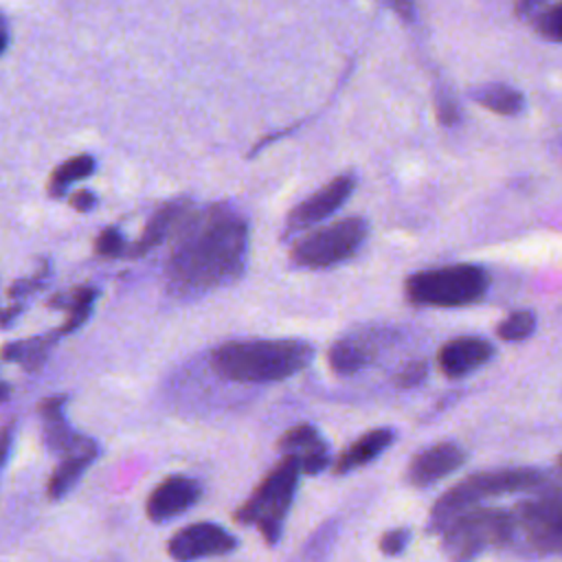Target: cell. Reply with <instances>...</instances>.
<instances>
[{
	"instance_id": "cell-1",
	"label": "cell",
	"mask_w": 562,
	"mask_h": 562,
	"mask_svg": "<svg viewBox=\"0 0 562 562\" xmlns=\"http://www.w3.org/2000/svg\"><path fill=\"white\" fill-rule=\"evenodd\" d=\"M171 239L165 277L176 296L191 299L224 288L246 268L248 224L226 204L191 206Z\"/></svg>"
},
{
	"instance_id": "cell-2",
	"label": "cell",
	"mask_w": 562,
	"mask_h": 562,
	"mask_svg": "<svg viewBox=\"0 0 562 562\" xmlns=\"http://www.w3.org/2000/svg\"><path fill=\"white\" fill-rule=\"evenodd\" d=\"M312 356L303 340H231L213 349L211 367L235 382H279L303 371Z\"/></svg>"
},
{
	"instance_id": "cell-3",
	"label": "cell",
	"mask_w": 562,
	"mask_h": 562,
	"mask_svg": "<svg viewBox=\"0 0 562 562\" xmlns=\"http://www.w3.org/2000/svg\"><path fill=\"white\" fill-rule=\"evenodd\" d=\"M542 483H544V476L531 468H505V470L476 472L439 496V501L430 512L428 529L441 531L457 514L470 507H476L479 501L483 498L533 490V487H540Z\"/></svg>"
},
{
	"instance_id": "cell-4",
	"label": "cell",
	"mask_w": 562,
	"mask_h": 562,
	"mask_svg": "<svg viewBox=\"0 0 562 562\" xmlns=\"http://www.w3.org/2000/svg\"><path fill=\"white\" fill-rule=\"evenodd\" d=\"M299 474L301 470L296 459L292 454H283L281 461L261 479L248 501L235 512V520L241 525H255L266 544H277L296 492Z\"/></svg>"
},
{
	"instance_id": "cell-5",
	"label": "cell",
	"mask_w": 562,
	"mask_h": 562,
	"mask_svg": "<svg viewBox=\"0 0 562 562\" xmlns=\"http://www.w3.org/2000/svg\"><path fill=\"white\" fill-rule=\"evenodd\" d=\"M441 549L450 562H472L485 549L514 540L512 512L501 507H470L457 514L443 529Z\"/></svg>"
},
{
	"instance_id": "cell-6",
	"label": "cell",
	"mask_w": 562,
	"mask_h": 562,
	"mask_svg": "<svg viewBox=\"0 0 562 562\" xmlns=\"http://www.w3.org/2000/svg\"><path fill=\"white\" fill-rule=\"evenodd\" d=\"M490 277L472 263H452L411 274L404 283V294L415 305L428 307H461L485 296Z\"/></svg>"
},
{
	"instance_id": "cell-7",
	"label": "cell",
	"mask_w": 562,
	"mask_h": 562,
	"mask_svg": "<svg viewBox=\"0 0 562 562\" xmlns=\"http://www.w3.org/2000/svg\"><path fill=\"white\" fill-rule=\"evenodd\" d=\"M367 222L362 217H345L325 228L312 231L301 237L290 252L294 266L301 268H329L336 266L358 252V248L367 239Z\"/></svg>"
},
{
	"instance_id": "cell-8",
	"label": "cell",
	"mask_w": 562,
	"mask_h": 562,
	"mask_svg": "<svg viewBox=\"0 0 562 562\" xmlns=\"http://www.w3.org/2000/svg\"><path fill=\"white\" fill-rule=\"evenodd\" d=\"M516 531L538 553H562V487L547 485L512 509Z\"/></svg>"
},
{
	"instance_id": "cell-9",
	"label": "cell",
	"mask_w": 562,
	"mask_h": 562,
	"mask_svg": "<svg viewBox=\"0 0 562 562\" xmlns=\"http://www.w3.org/2000/svg\"><path fill=\"white\" fill-rule=\"evenodd\" d=\"M237 547L233 533L215 522H193L176 531L167 542V553L176 562H195L202 558L226 555Z\"/></svg>"
},
{
	"instance_id": "cell-10",
	"label": "cell",
	"mask_w": 562,
	"mask_h": 562,
	"mask_svg": "<svg viewBox=\"0 0 562 562\" xmlns=\"http://www.w3.org/2000/svg\"><path fill=\"white\" fill-rule=\"evenodd\" d=\"M353 189H356V178L351 173H340L334 180H329L325 187H321L316 193H312L290 211L285 220V235L305 231L318 224L321 220L329 217L349 200Z\"/></svg>"
},
{
	"instance_id": "cell-11",
	"label": "cell",
	"mask_w": 562,
	"mask_h": 562,
	"mask_svg": "<svg viewBox=\"0 0 562 562\" xmlns=\"http://www.w3.org/2000/svg\"><path fill=\"white\" fill-rule=\"evenodd\" d=\"M200 498L198 481L189 476H169L160 481L147 496L145 512L154 522L171 520L193 507Z\"/></svg>"
},
{
	"instance_id": "cell-12",
	"label": "cell",
	"mask_w": 562,
	"mask_h": 562,
	"mask_svg": "<svg viewBox=\"0 0 562 562\" xmlns=\"http://www.w3.org/2000/svg\"><path fill=\"white\" fill-rule=\"evenodd\" d=\"M465 461V452L459 443L441 441L417 452L408 465L406 481L415 487H426L439 479L452 474Z\"/></svg>"
},
{
	"instance_id": "cell-13",
	"label": "cell",
	"mask_w": 562,
	"mask_h": 562,
	"mask_svg": "<svg viewBox=\"0 0 562 562\" xmlns=\"http://www.w3.org/2000/svg\"><path fill=\"white\" fill-rule=\"evenodd\" d=\"M494 356V347L490 340L481 336H459L448 340L439 351H437V364L443 375L448 378H463Z\"/></svg>"
},
{
	"instance_id": "cell-14",
	"label": "cell",
	"mask_w": 562,
	"mask_h": 562,
	"mask_svg": "<svg viewBox=\"0 0 562 562\" xmlns=\"http://www.w3.org/2000/svg\"><path fill=\"white\" fill-rule=\"evenodd\" d=\"M279 448L283 450V454H292L296 459L301 474L314 476L329 465L327 443L310 424L288 428L279 439Z\"/></svg>"
},
{
	"instance_id": "cell-15",
	"label": "cell",
	"mask_w": 562,
	"mask_h": 562,
	"mask_svg": "<svg viewBox=\"0 0 562 562\" xmlns=\"http://www.w3.org/2000/svg\"><path fill=\"white\" fill-rule=\"evenodd\" d=\"M99 448L92 439L81 437L79 443H75L68 452L59 454V465L53 470L50 479H48V498L50 501H59L64 498L75 483L81 479V474L90 468V463L97 459Z\"/></svg>"
},
{
	"instance_id": "cell-16",
	"label": "cell",
	"mask_w": 562,
	"mask_h": 562,
	"mask_svg": "<svg viewBox=\"0 0 562 562\" xmlns=\"http://www.w3.org/2000/svg\"><path fill=\"white\" fill-rule=\"evenodd\" d=\"M64 408H66L64 395L44 397L37 406V415H40V424H42V441L55 454L68 452L83 437L72 430V426L66 419Z\"/></svg>"
},
{
	"instance_id": "cell-17",
	"label": "cell",
	"mask_w": 562,
	"mask_h": 562,
	"mask_svg": "<svg viewBox=\"0 0 562 562\" xmlns=\"http://www.w3.org/2000/svg\"><path fill=\"white\" fill-rule=\"evenodd\" d=\"M378 334L356 331L336 340L329 349V367L338 375H353L364 369L378 353Z\"/></svg>"
},
{
	"instance_id": "cell-18",
	"label": "cell",
	"mask_w": 562,
	"mask_h": 562,
	"mask_svg": "<svg viewBox=\"0 0 562 562\" xmlns=\"http://www.w3.org/2000/svg\"><path fill=\"white\" fill-rule=\"evenodd\" d=\"M191 209L189 200H171L167 204H162L145 224V231L140 233L138 241L127 250V257H140L147 255L151 248H156L158 244H162L167 237L173 235V231L178 228L180 220L187 215V211Z\"/></svg>"
},
{
	"instance_id": "cell-19",
	"label": "cell",
	"mask_w": 562,
	"mask_h": 562,
	"mask_svg": "<svg viewBox=\"0 0 562 562\" xmlns=\"http://www.w3.org/2000/svg\"><path fill=\"white\" fill-rule=\"evenodd\" d=\"M395 439L393 428H373L364 432L360 439H356L334 463L336 474H347L356 468H362L371 463L375 457H380Z\"/></svg>"
},
{
	"instance_id": "cell-20",
	"label": "cell",
	"mask_w": 562,
	"mask_h": 562,
	"mask_svg": "<svg viewBox=\"0 0 562 562\" xmlns=\"http://www.w3.org/2000/svg\"><path fill=\"white\" fill-rule=\"evenodd\" d=\"M97 296H99V290L90 288V285H79V288L53 294L48 299V305L66 312V321L61 323V327L55 334L66 336V334H72L75 329H79L90 318Z\"/></svg>"
},
{
	"instance_id": "cell-21",
	"label": "cell",
	"mask_w": 562,
	"mask_h": 562,
	"mask_svg": "<svg viewBox=\"0 0 562 562\" xmlns=\"http://www.w3.org/2000/svg\"><path fill=\"white\" fill-rule=\"evenodd\" d=\"M57 338H59L57 334H46V336H37V338H29V340L7 342L0 351V356L7 362L22 364L24 371H35L42 367V362L46 360V356Z\"/></svg>"
},
{
	"instance_id": "cell-22",
	"label": "cell",
	"mask_w": 562,
	"mask_h": 562,
	"mask_svg": "<svg viewBox=\"0 0 562 562\" xmlns=\"http://www.w3.org/2000/svg\"><path fill=\"white\" fill-rule=\"evenodd\" d=\"M474 101L481 103L483 108L496 112V114H518L522 110V94L509 86H501V83H492V86H483L479 88L474 94Z\"/></svg>"
},
{
	"instance_id": "cell-23",
	"label": "cell",
	"mask_w": 562,
	"mask_h": 562,
	"mask_svg": "<svg viewBox=\"0 0 562 562\" xmlns=\"http://www.w3.org/2000/svg\"><path fill=\"white\" fill-rule=\"evenodd\" d=\"M94 171V158L92 156H75L66 162H61L53 173H50V180H48V193L53 198H61L66 193V189L81 180V178H88L90 173Z\"/></svg>"
},
{
	"instance_id": "cell-24",
	"label": "cell",
	"mask_w": 562,
	"mask_h": 562,
	"mask_svg": "<svg viewBox=\"0 0 562 562\" xmlns=\"http://www.w3.org/2000/svg\"><path fill=\"white\" fill-rule=\"evenodd\" d=\"M536 329V316L529 310H518L512 312L496 329L498 338L507 340V342H520L525 338H529Z\"/></svg>"
},
{
	"instance_id": "cell-25",
	"label": "cell",
	"mask_w": 562,
	"mask_h": 562,
	"mask_svg": "<svg viewBox=\"0 0 562 562\" xmlns=\"http://www.w3.org/2000/svg\"><path fill=\"white\" fill-rule=\"evenodd\" d=\"M536 31L551 42H562V2L549 7L536 18Z\"/></svg>"
},
{
	"instance_id": "cell-26",
	"label": "cell",
	"mask_w": 562,
	"mask_h": 562,
	"mask_svg": "<svg viewBox=\"0 0 562 562\" xmlns=\"http://www.w3.org/2000/svg\"><path fill=\"white\" fill-rule=\"evenodd\" d=\"M94 252L105 259H116L125 255V239L116 228H103L94 239Z\"/></svg>"
},
{
	"instance_id": "cell-27",
	"label": "cell",
	"mask_w": 562,
	"mask_h": 562,
	"mask_svg": "<svg viewBox=\"0 0 562 562\" xmlns=\"http://www.w3.org/2000/svg\"><path fill=\"white\" fill-rule=\"evenodd\" d=\"M411 542V529L406 527H395L384 531V536L380 538V551L384 555H400Z\"/></svg>"
},
{
	"instance_id": "cell-28",
	"label": "cell",
	"mask_w": 562,
	"mask_h": 562,
	"mask_svg": "<svg viewBox=\"0 0 562 562\" xmlns=\"http://www.w3.org/2000/svg\"><path fill=\"white\" fill-rule=\"evenodd\" d=\"M426 373H428V364L424 360H413L406 367H402V371L395 375V382L402 389H411V386H417L419 382H424Z\"/></svg>"
},
{
	"instance_id": "cell-29",
	"label": "cell",
	"mask_w": 562,
	"mask_h": 562,
	"mask_svg": "<svg viewBox=\"0 0 562 562\" xmlns=\"http://www.w3.org/2000/svg\"><path fill=\"white\" fill-rule=\"evenodd\" d=\"M437 110H439V119L443 121V125H454L459 114H457V105L454 101H450L448 97H437Z\"/></svg>"
},
{
	"instance_id": "cell-30",
	"label": "cell",
	"mask_w": 562,
	"mask_h": 562,
	"mask_svg": "<svg viewBox=\"0 0 562 562\" xmlns=\"http://www.w3.org/2000/svg\"><path fill=\"white\" fill-rule=\"evenodd\" d=\"M11 446H13V424H7V426H0V472L9 459V452H11Z\"/></svg>"
},
{
	"instance_id": "cell-31",
	"label": "cell",
	"mask_w": 562,
	"mask_h": 562,
	"mask_svg": "<svg viewBox=\"0 0 562 562\" xmlns=\"http://www.w3.org/2000/svg\"><path fill=\"white\" fill-rule=\"evenodd\" d=\"M94 204H97V198H94L92 191H75V193L70 195V206L77 209L79 213L90 211Z\"/></svg>"
},
{
	"instance_id": "cell-32",
	"label": "cell",
	"mask_w": 562,
	"mask_h": 562,
	"mask_svg": "<svg viewBox=\"0 0 562 562\" xmlns=\"http://www.w3.org/2000/svg\"><path fill=\"white\" fill-rule=\"evenodd\" d=\"M540 2H544V0H516V13L518 15H529Z\"/></svg>"
},
{
	"instance_id": "cell-33",
	"label": "cell",
	"mask_w": 562,
	"mask_h": 562,
	"mask_svg": "<svg viewBox=\"0 0 562 562\" xmlns=\"http://www.w3.org/2000/svg\"><path fill=\"white\" fill-rule=\"evenodd\" d=\"M384 2H389V7L391 9H395L397 13H402L404 18H411V0H384Z\"/></svg>"
},
{
	"instance_id": "cell-34",
	"label": "cell",
	"mask_w": 562,
	"mask_h": 562,
	"mask_svg": "<svg viewBox=\"0 0 562 562\" xmlns=\"http://www.w3.org/2000/svg\"><path fill=\"white\" fill-rule=\"evenodd\" d=\"M7 44H9V29H7V22H4V18L0 15V55L4 53Z\"/></svg>"
},
{
	"instance_id": "cell-35",
	"label": "cell",
	"mask_w": 562,
	"mask_h": 562,
	"mask_svg": "<svg viewBox=\"0 0 562 562\" xmlns=\"http://www.w3.org/2000/svg\"><path fill=\"white\" fill-rule=\"evenodd\" d=\"M9 391H11V389H9V384L0 380V402H4V400L9 397Z\"/></svg>"
},
{
	"instance_id": "cell-36",
	"label": "cell",
	"mask_w": 562,
	"mask_h": 562,
	"mask_svg": "<svg viewBox=\"0 0 562 562\" xmlns=\"http://www.w3.org/2000/svg\"><path fill=\"white\" fill-rule=\"evenodd\" d=\"M558 465H560V468H562V454H560V457H558Z\"/></svg>"
}]
</instances>
